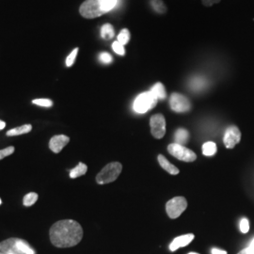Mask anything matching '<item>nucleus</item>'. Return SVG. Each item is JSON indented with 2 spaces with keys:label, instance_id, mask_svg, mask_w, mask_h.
<instances>
[{
  "label": "nucleus",
  "instance_id": "nucleus-30",
  "mask_svg": "<svg viewBox=\"0 0 254 254\" xmlns=\"http://www.w3.org/2000/svg\"><path fill=\"white\" fill-rule=\"evenodd\" d=\"M218 2H220V0H202V4L206 7L213 6L214 4H217Z\"/></svg>",
  "mask_w": 254,
  "mask_h": 254
},
{
  "label": "nucleus",
  "instance_id": "nucleus-12",
  "mask_svg": "<svg viewBox=\"0 0 254 254\" xmlns=\"http://www.w3.org/2000/svg\"><path fill=\"white\" fill-rule=\"evenodd\" d=\"M194 235L193 234H188V235H184V236H178L176 238H174L173 242L170 245V250L172 252L177 251L179 248L182 247H186V246L190 245L192 240L194 239Z\"/></svg>",
  "mask_w": 254,
  "mask_h": 254
},
{
  "label": "nucleus",
  "instance_id": "nucleus-15",
  "mask_svg": "<svg viewBox=\"0 0 254 254\" xmlns=\"http://www.w3.org/2000/svg\"><path fill=\"white\" fill-rule=\"evenodd\" d=\"M151 91L158 100H164L167 96L165 87H164L163 84L160 82L154 84V87L151 89Z\"/></svg>",
  "mask_w": 254,
  "mask_h": 254
},
{
  "label": "nucleus",
  "instance_id": "nucleus-13",
  "mask_svg": "<svg viewBox=\"0 0 254 254\" xmlns=\"http://www.w3.org/2000/svg\"><path fill=\"white\" fill-rule=\"evenodd\" d=\"M157 160H158V163L160 164V166L167 173H169L172 175H177L179 173V170L177 169V167H175L173 164L171 163L162 154L158 155Z\"/></svg>",
  "mask_w": 254,
  "mask_h": 254
},
{
  "label": "nucleus",
  "instance_id": "nucleus-3",
  "mask_svg": "<svg viewBox=\"0 0 254 254\" xmlns=\"http://www.w3.org/2000/svg\"><path fill=\"white\" fill-rule=\"evenodd\" d=\"M0 252L5 254H36L26 240L15 237L0 242Z\"/></svg>",
  "mask_w": 254,
  "mask_h": 254
},
{
  "label": "nucleus",
  "instance_id": "nucleus-14",
  "mask_svg": "<svg viewBox=\"0 0 254 254\" xmlns=\"http://www.w3.org/2000/svg\"><path fill=\"white\" fill-rule=\"evenodd\" d=\"M32 130L31 125H24L22 127H16V128H12L7 132V136H15L19 135H23V134H27L29 133Z\"/></svg>",
  "mask_w": 254,
  "mask_h": 254
},
{
  "label": "nucleus",
  "instance_id": "nucleus-19",
  "mask_svg": "<svg viewBox=\"0 0 254 254\" xmlns=\"http://www.w3.org/2000/svg\"><path fill=\"white\" fill-rule=\"evenodd\" d=\"M217 153V145L213 141L205 142L202 145V154L206 156H212Z\"/></svg>",
  "mask_w": 254,
  "mask_h": 254
},
{
  "label": "nucleus",
  "instance_id": "nucleus-1",
  "mask_svg": "<svg viewBox=\"0 0 254 254\" xmlns=\"http://www.w3.org/2000/svg\"><path fill=\"white\" fill-rule=\"evenodd\" d=\"M51 243L57 248H72L83 238L81 225L73 219H64L54 223L49 231Z\"/></svg>",
  "mask_w": 254,
  "mask_h": 254
},
{
  "label": "nucleus",
  "instance_id": "nucleus-6",
  "mask_svg": "<svg viewBox=\"0 0 254 254\" xmlns=\"http://www.w3.org/2000/svg\"><path fill=\"white\" fill-rule=\"evenodd\" d=\"M169 153L174 156L175 158L185 161V162H194L197 159L196 154L190 150L189 148L185 147L178 143H172L168 146Z\"/></svg>",
  "mask_w": 254,
  "mask_h": 254
},
{
  "label": "nucleus",
  "instance_id": "nucleus-11",
  "mask_svg": "<svg viewBox=\"0 0 254 254\" xmlns=\"http://www.w3.org/2000/svg\"><path fill=\"white\" fill-rule=\"evenodd\" d=\"M69 141H70L69 136L65 135H57L50 139L49 149L55 154H59L63 151L64 147L69 143Z\"/></svg>",
  "mask_w": 254,
  "mask_h": 254
},
{
  "label": "nucleus",
  "instance_id": "nucleus-8",
  "mask_svg": "<svg viewBox=\"0 0 254 254\" xmlns=\"http://www.w3.org/2000/svg\"><path fill=\"white\" fill-rule=\"evenodd\" d=\"M170 106L173 111L177 113L189 112L191 109L190 101L180 93H173L170 98Z\"/></svg>",
  "mask_w": 254,
  "mask_h": 254
},
{
  "label": "nucleus",
  "instance_id": "nucleus-17",
  "mask_svg": "<svg viewBox=\"0 0 254 254\" xmlns=\"http://www.w3.org/2000/svg\"><path fill=\"white\" fill-rule=\"evenodd\" d=\"M189 137H190V133L188 130L184 129V128H179L176 133H175V139H176V142L175 143H178V144H185L188 142L189 140Z\"/></svg>",
  "mask_w": 254,
  "mask_h": 254
},
{
  "label": "nucleus",
  "instance_id": "nucleus-26",
  "mask_svg": "<svg viewBox=\"0 0 254 254\" xmlns=\"http://www.w3.org/2000/svg\"><path fill=\"white\" fill-rule=\"evenodd\" d=\"M112 49L114 50V52H115L116 54L120 55V56H124V55L126 54L125 47H124L123 45H121L118 41H117V42H114V43L112 44Z\"/></svg>",
  "mask_w": 254,
  "mask_h": 254
},
{
  "label": "nucleus",
  "instance_id": "nucleus-27",
  "mask_svg": "<svg viewBox=\"0 0 254 254\" xmlns=\"http://www.w3.org/2000/svg\"><path fill=\"white\" fill-rule=\"evenodd\" d=\"M99 61L102 64H111L112 63V57H111V55L107 53V52H103V53L99 55Z\"/></svg>",
  "mask_w": 254,
  "mask_h": 254
},
{
  "label": "nucleus",
  "instance_id": "nucleus-9",
  "mask_svg": "<svg viewBox=\"0 0 254 254\" xmlns=\"http://www.w3.org/2000/svg\"><path fill=\"white\" fill-rule=\"evenodd\" d=\"M150 127L152 135L159 139L166 134V120L162 114H154L150 120Z\"/></svg>",
  "mask_w": 254,
  "mask_h": 254
},
{
  "label": "nucleus",
  "instance_id": "nucleus-35",
  "mask_svg": "<svg viewBox=\"0 0 254 254\" xmlns=\"http://www.w3.org/2000/svg\"><path fill=\"white\" fill-rule=\"evenodd\" d=\"M0 254H3V253H1V252H0Z\"/></svg>",
  "mask_w": 254,
  "mask_h": 254
},
{
  "label": "nucleus",
  "instance_id": "nucleus-32",
  "mask_svg": "<svg viewBox=\"0 0 254 254\" xmlns=\"http://www.w3.org/2000/svg\"><path fill=\"white\" fill-rule=\"evenodd\" d=\"M6 127V124H5V122H3V121H0V130H3L4 128Z\"/></svg>",
  "mask_w": 254,
  "mask_h": 254
},
{
  "label": "nucleus",
  "instance_id": "nucleus-29",
  "mask_svg": "<svg viewBox=\"0 0 254 254\" xmlns=\"http://www.w3.org/2000/svg\"><path fill=\"white\" fill-rule=\"evenodd\" d=\"M237 254H254V248H253L252 246H249L248 248L242 250L241 252H239Z\"/></svg>",
  "mask_w": 254,
  "mask_h": 254
},
{
  "label": "nucleus",
  "instance_id": "nucleus-5",
  "mask_svg": "<svg viewBox=\"0 0 254 254\" xmlns=\"http://www.w3.org/2000/svg\"><path fill=\"white\" fill-rule=\"evenodd\" d=\"M158 99L152 93V91H146L139 94L134 101L133 109L136 113L143 114L149 110L154 109Z\"/></svg>",
  "mask_w": 254,
  "mask_h": 254
},
{
  "label": "nucleus",
  "instance_id": "nucleus-34",
  "mask_svg": "<svg viewBox=\"0 0 254 254\" xmlns=\"http://www.w3.org/2000/svg\"><path fill=\"white\" fill-rule=\"evenodd\" d=\"M1 203H2V200H1V199H0V204H1Z\"/></svg>",
  "mask_w": 254,
  "mask_h": 254
},
{
  "label": "nucleus",
  "instance_id": "nucleus-7",
  "mask_svg": "<svg viewBox=\"0 0 254 254\" xmlns=\"http://www.w3.org/2000/svg\"><path fill=\"white\" fill-rule=\"evenodd\" d=\"M188 207V201L184 197H174L169 200L166 204V211L171 218H177L180 217L182 213Z\"/></svg>",
  "mask_w": 254,
  "mask_h": 254
},
{
  "label": "nucleus",
  "instance_id": "nucleus-25",
  "mask_svg": "<svg viewBox=\"0 0 254 254\" xmlns=\"http://www.w3.org/2000/svg\"><path fill=\"white\" fill-rule=\"evenodd\" d=\"M14 151H15V148L13 146H9V147H7L5 149L0 150V160H2L3 158H5V157L9 156L10 154H13Z\"/></svg>",
  "mask_w": 254,
  "mask_h": 254
},
{
  "label": "nucleus",
  "instance_id": "nucleus-24",
  "mask_svg": "<svg viewBox=\"0 0 254 254\" xmlns=\"http://www.w3.org/2000/svg\"><path fill=\"white\" fill-rule=\"evenodd\" d=\"M77 53H78V48H75V49H73V51H72V53L67 57L66 62H65L67 67H71L74 64Z\"/></svg>",
  "mask_w": 254,
  "mask_h": 254
},
{
  "label": "nucleus",
  "instance_id": "nucleus-18",
  "mask_svg": "<svg viewBox=\"0 0 254 254\" xmlns=\"http://www.w3.org/2000/svg\"><path fill=\"white\" fill-rule=\"evenodd\" d=\"M114 28L110 24H106L101 27V37L105 40H110L114 37Z\"/></svg>",
  "mask_w": 254,
  "mask_h": 254
},
{
  "label": "nucleus",
  "instance_id": "nucleus-33",
  "mask_svg": "<svg viewBox=\"0 0 254 254\" xmlns=\"http://www.w3.org/2000/svg\"><path fill=\"white\" fill-rule=\"evenodd\" d=\"M197 254V253H190V254Z\"/></svg>",
  "mask_w": 254,
  "mask_h": 254
},
{
  "label": "nucleus",
  "instance_id": "nucleus-31",
  "mask_svg": "<svg viewBox=\"0 0 254 254\" xmlns=\"http://www.w3.org/2000/svg\"><path fill=\"white\" fill-rule=\"evenodd\" d=\"M212 254H227V252L214 248V249H212Z\"/></svg>",
  "mask_w": 254,
  "mask_h": 254
},
{
  "label": "nucleus",
  "instance_id": "nucleus-16",
  "mask_svg": "<svg viewBox=\"0 0 254 254\" xmlns=\"http://www.w3.org/2000/svg\"><path fill=\"white\" fill-rule=\"evenodd\" d=\"M87 171H88V167H87V165L80 162V163L78 164L76 167H74L73 170H71V171H70V177H71L72 179L77 178V177H80V176L85 175L86 173H87Z\"/></svg>",
  "mask_w": 254,
  "mask_h": 254
},
{
  "label": "nucleus",
  "instance_id": "nucleus-21",
  "mask_svg": "<svg viewBox=\"0 0 254 254\" xmlns=\"http://www.w3.org/2000/svg\"><path fill=\"white\" fill-rule=\"evenodd\" d=\"M37 200H38V194L34 193V192H30L24 197L23 203H24L25 206L28 207V206H32Z\"/></svg>",
  "mask_w": 254,
  "mask_h": 254
},
{
  "label": "nucleus",
  "instance_id": "nucleus-4",
  "mask_svg": "<svg viewBox=\"0 0 254 254\" xmlns=\"http://www.w3.org/2000/svg\"><path fill=\"white\" fill-rule=\"evenodd\" d=\"M123 166L119 162H111L103 168L96 176V182L99 185H106L114 182L122 173Z\"/></svg>",
  "mask_w": 254,
  "mask_h": 254
},
{
  "label": "nucleus",
  "instance_id": "nucleus-10",
  "mask_svg": "<svg viewBox=\"0 0 254 254\" xmlns=\"http://www.w3.org/2000/svg\"><path fill=\"white\" fill-rule=\"evenodd\" d=\"M241 139V133L238 127L232 126L228 127L223 137V143L228 149H233Z\"/></svg>",
  "mask_w": 254,
  "mask_h": 254
},
{
  "label": "nucleus",
  "instance_id": "nucleus-23",
  "mask_svg": "<svg viewBox=\"0 0 254 254\" xmlns=\"http://www.w3.org/2000/svg\"><path fill=\"white\" fill-rule=\"evenodd\" d=\"M32 104L37 105L39 107H44V108H50L53 106V102L50 99H44V98H40V99H34L32 101Z\"/></svg>",
  "mask_w": 254,
  "mask_h": 254
},
{
  "label": "nucleus",
  "instance_id": "nucleus-20",
  "mask_svg": "<svg viewBox=\"0 0 254 254\" xmlns=\"http://www.w3.org/2000/svg\"><path fill=\"white\" fill-rule=\"evenodd\" d=\"M150 3H151L152 8L157 13L163 14V13L167 11V7L165 6V4H164L162 0H150Z\"/></svg>",
  "mask_w": 254,
  "mask_h": 254
},
{
  "label": "nucleus",
  "instance_id": "nucleus-28",
  "mask_svg": "<svg viewBox=\"0 0 254 254\" xmlns=\"http://www.w3.org/2000/svg\"><path fill=\"white\" fill-rule=\"evenodd\" d=\"M250 230V222L247 218H242L240 221V231L243 234H247Z\"/></svg>",
  "mask_w": 254,
  "mask_h": 254
},
{
  "label": "nucleus",
  "instance_id": "nucleus-2",
  "mask_svg": "<svg viewBox=\"0 0 254 254\" xmlns=\"http://www.w3.org/2000/svg\"><path fill=\"white\" fill-rule=\"evenodd\" d=\"M120 0H86L80 6V14L88 19L96 18L115 9Z\"/></svg>",
  "mask_w": 254,
  "mask_h": 254
},
{
  "label": "nucleus",
  "instance_id": "nucleus-22",
  "mask_svg": "<svg viewBox=\"0 0 254 254\" xmlns=\"http://www.w3.org/2000/svg\"><path fill=\"white\" fill-rule=\"evenodd\" d=\"M129 41H130V32L128 29L125 28L120 32L118 35V42L121 45L125 46Z\"/></svg>",
  "mask_w": 254,
  "mask_h": 254
}]
</instances>
